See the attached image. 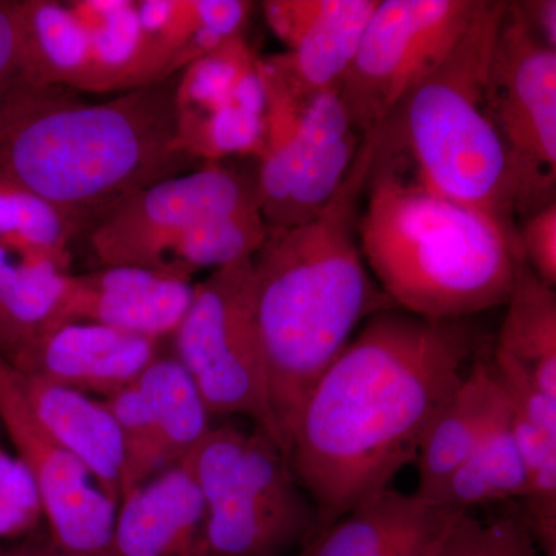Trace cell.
Listing matches in <instances>:
<instances>
[{
    "label": "cell",
    "mask_w": 556,
    "mask_h": 556,
    "mask_svg": "<svg viewBox=\"0 0 556 556\" xmlns=\"http://www.w3.org/2000/svg\"><path fill=\"white\" fill-rule=\"evenodd\" d=\"M475 351L466 318L428 320L396 306L365 318L289 438V460L316 508L314 538L416 463Z\"/></svg>",
    "instance_id": "cell-1"
},
{
    "label": "cell",
    "mask_w": 556,
    "mask_h": 556,
    "mask_svg": "<svg viewBox=\"0 0 556 556\" xmlns=\"http://www.w3.org/2000/svg\"><path fill=\"white\" fill-rule=\"evenodd\" d=\"M378 142V130L364 135L353 166L324 211L294 228L268 229L265 244L252 258L270 407L287 452L292 428L318 379L358 325L388 308L357 236L358 204Z\"/></svg>",
    "instance_id": "cell-2"
},
{
    "label": "cell",
    "mask_w": 556,
    "mask_h": 556,
    "mask_svg": "<svg viewBox=\"0 0 556 556\" xmlns=\"http://www.w3.org/2000/svg\"><path fill=\"white\" fill-rule=\"evenodd\" d=\"M178 78L101 104L51 89L0 118V182L58 208L80 230L197 163L179 144Z\"/></svg>",
    "instance_id": "cell-3"
},
{
    "label": "cell",
    "mask_w": 556,
    "mask_h": 556,
    "mask_svg": "<svg viewBox=\"0 0 556 556\" xmlns=\"http://www.w3.org/2000/svg\"><path fill=\"white\" fill-rule=\"evenodd\" d=\"M365 192L358 247L396 308L428 320H464L506 305L525 262L517 233L422 188L378 152Z\"/></svg>",
    "instance_id": "cell-4"
},
{
    "label": "cell",
    "mask_w": 556,
    "mask_h": 556,
    "mask_svg": "<svg viewBox=\"0 0 556 556\" xmlns=\"http://www.w3.org/2000/svg\"><path fill=\"white\" fill-rule=\"evenodd\" d=\"M504 0H481L464 38L379 127L380 159L422 188L517 233L506 153L490 116L486 80Z\"/></svg>",
    "instance_id": "cell-5"
},
{
    "label": "cell",
    "mask_w": 556,
    "mask_h": 556,
    "mask_svg": "<svg viewBox=\"0 0 556 556\" xmlns=\"http://www.w3.org/2000/svg\"><path fill=\"white\" fill-rule=\"evenodd\" d=\"M203 496L204 556H280L316 535V508L265 431L212 427L181 460Z\"/></svg>",
    "instance_id": "cell-6"
},
{
    "label": "cell",
    "mask_w": 556,
    "mask_h": 556,
    "mask_svg": "<svg viewBox=\"0 0 556 556\" xmlns=\"http://www.w3.org/2000/svg\"><path fill=\"white\" fill-rule=\"evenodd\" d=\"M252 258L212 270L193 285L188 313L172 334L175 358L212 416L249 417L287 452L270 407L255 320Z\"/></svg>",
    "instance_id": "cell-7"
},
{
    "label": "cell",
    "mask_w": 556,
    "mask_h": 556,
    "mask_svg": "<svg viewBox=\"0 0 556 556\" xmlns=\"http://www.w3.org/2000/svg\"><path fill=\"white\" fill-rule=\"evenodd\" d=\"M262 68L268 108L257 170L260 211L268 229H289L324 211L364 137L348 118L339 90L298 102L274 83L263 61Z\"/></svg>",
    "instance_id": "cell-8"
},
{
    "label": "cell",
    "mask_w": 556,
    "mask_h": 556,
    "mask_svg": "<svg viewBox=\"0 0 556 556\" xmlns=\"http://www.w3.org/2000/svg\"><path fill=\"white\" fill-rule=\"evenodd\" d=\"M490 116L506 153L511 203L522 219L556 203V50L507 2L486 80Z\"/></svg>",
    "instance_id": "cell-9"
},
{
    "label": "cell",
    "mask_w": 556,
    "mask_h": 556,
    "mask_svg": "<svg viewBox=\"0 0 556 556\" xmlns=\"http://www.w3.org/2000/svg\"><path fill=\"white\" fill-rule=\"evenodd\" d=\"M481 0H379L339 98L364 137L442 64L477 16Z\"/></svg>",
    "instance_id": "cell-10"
},
{
    "label": "cell",
    "mask_w": 556,
    "mask_h": 556,
    "mask_svg": "<svg viewBox=\"0 0 556 556\" xmlns=\"http://www.w3.org/2000/svg\"><path fill=\"white\" fill-rule=\"evenodd\" d=\"M252 207L260 208L257 174L211 163L139 190L91 226L89 243L102 266L153 269L178 233Z\"/></svg>",
    "instance_id": "cell-11"
},
{
    "label": "cell",
    "mask_w": 556,
    "mask_h": 556,
    "mask_svg": "<svg viewBox=\"0 0 556 556\" xmlns=\"http://www.w3.org/2000/svg\"><path fill=\"white\" fill-rule=\"evenodd\" d=\"M0 422L38 489L50 540L70 556H109L118 504L33 415L0 356Z\"/></svg>",
    "instance_id": "cell-12"
},
{
    "label": "cell",
    "mask_w": 556,
    "mask_h": 556,
    "mask_svg": "<svg viewBox=\"0 0 556 556\" xmlns=\"http://www.w3.org/2000/svg\"><path fill=\"white\" fill-rule=\"evenodd\" d=\"M104 402L123 438V495L178 466L212 428L203 397L175 357H156Z\"/></svg>",
    "instance_id": "cell-13"
},
{
    "label": "cell",
    "mask_w": 556,
    "mask_h": 556,
    "mask_svg": "<svg viewBox=\"0 0 556 556\" xmlns=\"http://www.w3.org/2000/svg\"><path fill=\"white\" fill-rule=\"evenodd\" d=\"M379 0H269L263 13L287 53L263 67L289 98L313 100L339 90Z\"/></svg>",
    "instance_id": "cell-14"
},
{
    "label": "cell",
    "mask_w": 556,
    "mask_h": 556,
    "mask_svg": "<svg viewBox=\"0 0 556 556\" xmlns=\"http://www.w3.org/2000/svg\"><path fill=\"white\" fill-rule=\"evenodd\" d=\"M193 285L192 278L139 266L70 274L54 325L94 321L160 342L188 313Z\"/></svg>",
    "instance_id": "cell-15"
},
{
    "label": "cell",
    "mask_w": 556,
    "mask_h": 556,
    "mask_svg": "<svg viewBox=\"0 0 556 556\" xmlns=\"http://www.w3.org/2000/svg\"><path fill=\"white\" fill-rule=\"evenodd\" d=\"M159 356L156 340L94 321H65L43 331L10 365L24 375L108 399Z\"/></svg>",
    "instance_id": "cell-16"
},
{
    "label": "cell",
    "mask_w": 556,
    "mask_h": 556,
    "mask_svg": "<svg viewBox=\"0 0 556 556\" xmlns=\"http://www.w3.org/2000/svg\"><path fill=\"white\" fill-rule=\"evenodd\" d=\"M459 514L417 493L386 489L314 538L309 556H437Z\"/></svg>",
    "instance_id": "cell-17"
},
{
    "label": "cell",
    "mask_w": 556,
    "mask_h": 556,
    "mask_svg": "<svg viewBox=\"0 0 556 556\" xmlns=\"http://www.w3.org/2000/svg\"><path fill=\"white\" fill-rule=\"evenodd\" d=\"M204 508L181 464L121 497L109 556H204Z\"/></svg>",
    "instance_id": "cell-18"
},
{
    "label": "cell",
    "mask_w": 556,
    "mask_h": 556,
    "mask_svg": "<svg viewBox=\"0 0 556 556\" xmlns=\"http://www.w3.org/2000/svg\"><path fill=\"white\" fill-rule=\"evenodd\" d=\"M14 372L40 426L90 471L110 500L119 504L124 445L105 402L38 376Z\"/></svg>",
    "instance_id": "cell-19"
},
{
    "label": "cell",
    "mask_w": 556,
    "mask_h": 556,
    "mask_svg": "<svg viewBox=\"0 0 556 556\" xmlns=\"http://www.w3.org/2000/svg\"><path fill=\"white\" fill-rule=\"evenodd\" d=\"M506 405V394L492 361H475L420 445L416 457L419 484L415 493L438 503L450 478L473 455Z\"/></svg>",
    "instance_id": "cell-20"
},
{
    "label": "cell",
    "mask_w": 556,
    "mask_h": 556,
    "mask_svg": "<svg viewBox=\"0 0 556 556\" xmlns=\"http://www.w3.org/2000/svg\"><path fill=\"white\" fill-rule=\"evenodd\" d=\"M90 40V91L137 89L170 78L169 61L142 31L135 2H68Z\"/></svg>",
    "instance_id": "cell-21"
},
{
    "label": "cell",
    "mask_w": 556,
    "mask_h": 556,
    "mask_svg": "<svg viewBox=\"0 0 556 556\" xmlns=\"http://www.w3.org/2000/svg\"><path fill=\"white\" fill-rule=\"evenodd\" d=\"M67 269L0 244V356L9 364L56 321Z\"/></svg>",
    "instance_id": "cell-22"
},
{
    "label": "cell",
    "mask_w": 556,
    "mask_h": 556,
    "mask_svg": "<svg viewBox=\"0 0 556 556\" xmlns=\"http://www.w3.org/2000/svg\"><path fill=\"white\" fill-rule=\"evenodd\" d=\"M22 51L27 78L39 87L86 90L90 40L70 3L21 2Z\"/></svg>",
    "instance_id": "cell-23"
},
{
    "label": "cell",
    "mask_w": 556,
    "mask_h": 556,
    "mask_svg": "<svg viewBox=\"0 0 556 556\" xmlns=\"http://www.w3.org/2000/svg\"><path fill=\"white\" fill-rule=\"evenodd\" d=\"M496 354L510 358L547 396L556 397V292L522 262L507 300Z\"/></svg>",
    "instance_id": "cell-24"
},
{
    "label": "cell",
    "mask_w": 556,
    "mask_h": 556,
    "mask_svg": "<svg viewBox=\"0 0 556 556\" xmlns=\"http://www.w3.org/2000/svg\"><path fill=\"white\" fill-rule=\"evenodd\" d=\"M268 91L258 67L241 80L236 97L214 112L178 126L179 144L188 155L203 163H219L230 156L260 159L266 138Z\"/></svg>",
    "instance_id": "cell-25"
},
{
    "label": "cell",
    "mask_w": 556,
    "mask_h": 556,
    "mask_svg": "<svg viewBox=\"0 0 556 556\" xmlns=\"http://www.w3.org/2000/svg\"><path fill=\"white\" fill-rule=\"evenodd\" d=\"M527 493L529 473L507 404L473 455L450 478L438 503L455 511H470L496 501L526 500Z\"/></svg>",
    "instance_id": "cell-26"
},
{
    "label": "cell",
    "mask_w": 556,
    "mask_h": 556,
    "mask_svg": "<svg viewBox=\"0 0 556 556\" xmlns=\"http://www.w3.org/2000/svg\"><path fill=\"white\" fill-rule=\"evenodd\" d=\"M268 225L258 207L207 219L178 233L156 254L153 269L192 278L200 269H219L254 257L265 244Z\"/></svg>",
    "instance_id": "cell-27"
},
{
    "label": "cell",
    "mask_w": 556,
    "mask_h": 556,
    "mask_svg": "<svg viewBox=\"0 0 556 556\" xmlns=\"http://www.w3.org/2000/svg\"><path fill=\"white\" fill-rule=\"evenodd\" d=\"M79 232L46 201L0 182V244L14 254L67 269L68 244Z\"/></svg>",
    "instance_id": "cell-28"
},
{
    "label": "cell",
    "mask_w": 556,
    "mask_h": 556,
    "mask_svg": "<svg viewBox=\"0 0 556 556\" xmlns=\"http://www.w3.org/2000/svg\"><path fill=\"white\" fill-rule=\"evenodd\" d=\"M258 64V58L241 35L189 64L178 76V126L232 101L241 80Z\"/></svg>",
    "instance_id": "cell-29"
},
{
    "label": "cell",
    "mask_w": 556,
    "mask_h": 556,
    "mask_svg": "<svg viewBox=\"0 0 556 556\" xmlns=\"http://www.w3.org/2000/svg\"><path fill=\"white\" fill-rule=\"evenodd\" d=\"M437 556H544L521 517L482 521L456 515Z\"/></svg>",
    "instance_id": "cell-30"
},
{
    "label": "cell",
    "mask_w": 556,
    "mask_h": 556,
    "mask_svg": "<svg viewBox=\"0 0 556 556\" xmlns=\"http://www.w3.org/2000/svg\"><path fill=\"white\" fill-rule=\"evenodd\" d=\"M43 521L38 489L20 456L0 448V540L30 535Z\"/></svg>",
    "instance_id": "cell-31"
},
{
    "label": "cell",
    "mask_w": 556,
    "mask_h": 556,
    "mask_svg": "<svg viewBox=\"0 0 556 556\" xmlns=\"http://www.w3.org/2000/svg\"><path fill=\"white\" fill-rule=\"evenodd\" d=\"M526 265L551 288L556 285V203L533 212L517 229Z\"/></svg>",
    "instance_id": "cell-32"
},
{
    "label": "cell",
    "mask_w": 556,
    "mask_h": 556,
    "mask_svg": "<svg viewBox=\"0 0 556 556\" xmlns=\"http://www.w3.org/2000/svg\"><path fill=\"white\" fill-rule=\"evenodd\" d=\"M31 86L22 51L21 2H0V109Z\"/></svg>",
    "instance_id": "cell-33"
},
{
    "label": "cell",
    "mask_w": 556,
    "mask_h": 556,
    "mask_svg": "<svg viewBox=\"0 0 556 556\" xmlns=\"http://www.w3.org/2000/svg\"><path fill=\"white\" fill-rule=\"evenodd\" d=\"M518 7L535 38L547 49L556 50L555 0H522Z\"/></svg>",
    "instance_id": "cell-34"
},
{
    "label": "cell",
    "mask_w": 556,
    "mask_h": 556,
    "mask_svg": "<svg viewBox=\"0 0 556 556\" xmlns=\"http://www.w3.org/2000/svg\"><path fill=\"white\" fill-rule=\"evenodd\" d=\"M0 556H70L61 551L50 536L47 538H30L25 543L20 544L9 552H2Z\"/></svg>",
    "instance_id": "cell-35"
},
{
    "label": "cell",
    "mask_w": 556,
    "mask_h": 556,
    "mask_svg": "<svg viewBox=\"0 0 556 556\" xmlns=\"http://www.w3.org/2000/svg\"><path fill=\"white\" fill-rule=\"evenodd\" d=\"M0 554H2V551H0Z\"/></svg>",
    "instance_id": "cell-36"
}]
</instances>
